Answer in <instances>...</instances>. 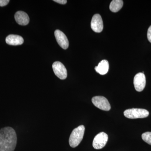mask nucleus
<instances>
[{"label": "nucleus", "mask_w": 151, "mask_h": 151, "mask_svg": "<svg viewBox=\"0 0 151 151\" xmlns=\"http://www.w3.org/2000/svg\"><path fill=\"white\" fill-rule=\"evenodd\" d=\"M17 143L15 131L11 127L0 130V151H14Z\"/></svg>", "instance_id": "obj_1"}, {"label": "nucleus", "mask_w": 151, "mask_h": 151, "mask_svg": "<svg viewBox=\"0 0 151 151\" xmlns=\"http://www.w3.org/2000/svg\"><path fill=\"white\" fill-rule=\"evenodd\" d=\"M85 131V127L81 125L75 128L70 134L69 139V145L71 147H76L83 139Z\"/></svg>", "instance_id": "obj_2"}, {"label": "nucleus", "mask_w": 151, "mask_h": 151, "mask_svg": "<svg viewBox=\"0 0 151 151\" xmlns=\"http://www.w3.org/2000/svg\"><path fill=\"white\" fill-rule=\"evenodd\" d=\"M125 117L130 119H142L148 117L149 111L140 108H132L126 110L124 112Z\"/></svg>", "instance_id": "obj_3"}, {"label": "nucleus", "mask_w": 151, "mask_h": 151, "mask_svg": "<svg viewBox=\"0 0 151 151\" xmlns=\"http://www.w3.org/2000/svg\"><path fill=\"white\" fill-rule=\"evenodd\" d=\"M92 101L94 106L100 110L109 111L111 109V106L109 101L103 96H95L92 97Z\"/></svg>", "instance_id": "obj_4"}, {"label": "nucleus", "mask_w": 151, "mask_h": 151, "mask_svg": "<svg viewBox=\"0 0 151 151\" xmlns=\"http://www.w3.org/2000/svg\"><path fill=\"white\" fill-rule=\"evenodd\" d=\"M108 141V135L105 132H100L95 136L93 139L92 145L96 150L104 147Z\"/></svg>", "instance_id": "obj_5"}, {"label": "nucleus", "mask_w": 151, "mask_h": 151, "mask_svg": "<svg viewBox=\"0 0 151 151\" xmlns=\"http://www.w3.org/2000/svg\"><path fill=\"white\" fill-rule=\"evenodd\" d=\"M52 68L55 74L60 79L63 80L67 78V70L61 62L59 61L55 62L52 64Z\"/></svg>", "instance_id": "obj_6"}, {"label": "nucleus", "mask_w": 151, "mask_h": 151, "mask_svg": "<svg viewBox=\"0 0 151 151\" xmlns=\"http://www.w3.org/2000/svg\"><path fill=\"white\" fill-rule=\"evenodd\" d=\"M146 77L143 73L136 74L134 77V84L135 89L138 92L142 91L146 86Z\"/></svg>", "instance_id": "obj_7"}, {"label": "nucleus", "mask_w": 151, "mask_h": 151, "mask_svg": "<svg viewBox=\"0 0 151 151\" xmlns=\"http://www.w3.org/2000/svg\"><path fill=\"white\" fill-rule=\"evenodd\" d=\"M91 27L94 32H102L103 29V21L101 16L99 14H94L92 17Z\"/></svg>", "instance_id": "obj_8"}, {"label": "nucleus", "mask_w": 151, "mask_h": 151, "mask_svg": "<svg viewBox=\"0 0 151 151\" xmlns=\"http://www.w3.org/2000/svg\"><path fill=\"white\" fill-rule=\"evenodd\" d=\"M54 34L60 46L63 49H67L69 46V42L65 34L60 30L57 29L55 31Z\"/></svg>", "instance_id": "obj_9"}, {"label": "nucleus", "mask_w": 151, "mask_h": 151, "mask_svg": "<svg viewBox=\"0 0 151 151\" xmlns=\"http://www.w3.org/2000/svg\"><path fill=\"white\" fill-rule=\"evenodd\" d=\"M14 18L17 22L21 25H27L29 23V17L26 13L22 11L17 12Z\"/></svg>", "instance_id": "obj_10"}, {"label": "nucleus", "mask_w": 151, "mask_h": 151, "mask_svg": "<svg viewBox=\"0 0 151 151\" xmlns=\"http://www.w3.org/2000/svg\"><path fill=\"white\" fill-rule=\"evenodd\" d=\"M23 38L22 37L18 35H10L6 39V42L7 44L11 45H21L24 43Z\"/></svg>", "instance_id": "obj_11"}, {"label": "nucleus", "mask_w": 151, "mask_h": 151, "mask_svg": "<svg viewBox=\"0 0 151 151\" xmlns=\"http://www.w3.org/2000/svg\"><path fill=\"white\" fill-rule=\"evenodd\" d=\"M109 63L108 60H103L100 61L97 66L94 68L97 73H99L101 75H105L108 73L109 70Z\"/></svg>", "instance_id": "obj_12"}, {"label": "nucleus", "mask_w": 151, "mask_h": 151, "mask_svg": "<svg viewBox=\"0 0 151 151\" xmlns=\"http://www.w3.org/2000/svg\"><path fill=\"white\" fill-rule=\"evenodd\" d=\"M124 4L122 0H113L110 5V9L113 12H117L122 9Z\"/></svg>", "instance_id": "obj_13"}, {"label": "nucleus", "mask_w": 151, "mask_h": 151, "mask_svg": "<svg viewBox=\"0 0 151 151\" xmlns=\"http://www.w3.org/2000/svg\"><path fill=\"white\" fill-rule=\"evenodd\" d=\"M143 140L151 145V132H147L143 133L142 136Z\"/></svg>", "instance_id": "obj_14"}, {"label": "nucleus", "mask_w": 151, "mask_h": 151, "mask_svg": "<svg viewBox=\"0 0 151 151\" xmlns=\"http://www.w3.org/2000/svg\"><path fill=\"white\" fill-rule=\"evenodd\" d=\"M9 1V0H0V6L3 7L7 5Z\"/></svg>", "instance_id": "obj_15"}, {"label": "nucleus", "mask_w": 151, "mask_h": 151, "mask_svg": "<svg viewBox=\"0 0 151 151\" xmlns=\"http://www.w3.org/2000/svg\"><path fill=\"white\" fill-rule=\"evenodd\" d=\"M147 38L148 40L151 43V25L147 31Z\"/></svg>", "instance_id": "obj_16"}, {"label": "nucleus", "mask_w": 151, "mask_h": 151, "mask_svg": "<svg viewBox=\"0 0 151 151\" xmlns=\"http://www.w3.org/2000/svg\"><path fill=\"white\" fill-rule=\"evenodd\" d=\"M54 1L61 4H65L67 3V1L66 0H54Z\"/></svg>", "instance_id": "obj_17"}]
</instances>
